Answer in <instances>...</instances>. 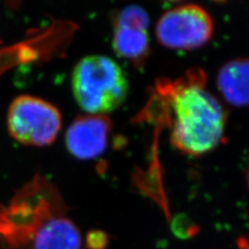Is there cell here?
<instances>
[{
  "label": "cell",
  "instance_id": "3",
  "mask_svg": "<svg viewBox=\"0 0 249 249\" xmlns=\"http://www.w3.org/2000/svg\"><path fill=\"white\" fill-rule=\"evenodd\" d=\"M62 126L56 106L35 96L16 98L7 112V129L17 142L31 146H46L55 142Z\"/></svg>",
  "mask_w": 249,
  "mask_h": 249
},
{
  "label": "cell",
  "instance_id": "8",
  "mask_svg": "<svg viewBox=\"0 0 249 249\" xmlns=\"http://www.w3.org/2000/svg\"><path fill=\"white\" fill-rule=\"evenodd\" d=\"M248 71L247 58L230 60L218 71L217 89L229 104L238 108L247 106Z\"/></svg>",
  "mask_w": 249,
  "mask_h": 249
},
{
  "label": "cell",
  "instance_id": "10",
  "mask_svg": "<svg viewBox=\"0 0 249 249\" xmlns=\"http://www.w3.org/2000/svg\"><path fill=\"white\" fill-rule=\"evenodd\" d=\"M88 249H107L109 245V236L103 231L93 230L90 231L87 236Z\"/></svg>",
  "mask_w": 249,
  "mask_h": 249
},
{
  "label": "cell",
  "instance_id": "2",
  "mask_svg": "<svg viewBox=\"0 0 249 249\" xmlns=\"http://www.w3.org/2000/svg\"><path fill=\"white\" fill-rule=\"evenodd\" d=\"M72 89L83 111L105 115L126 101L129 83L118 62L106 55L92 54L77 62L72 75Z\"/></svg>",
  "mask_w": 249,
  "mask_h": 249
},
{
  "label": "cell",
  "instance_id": "6",
  "mask_svg": "<svg viewBox=\"0 0 249 249\" xmlns=\"http://www.w3.org/2000/svg\"><path fill=\"white\" fill-rule=\"evenodd\" d=\"M110 131L111 122L106 115H81L67 130V149L77 159L98 158L106 150Z\"/></svg>",
  "mask_w": 249,
  "mask_h": 249
},
{
  "label": "cell",
  "instance_id": "4",
  "mask_svg": "<svg viewBox=\"0 0 249 249\" xmlns=\"http://www.w3.org/2000/svg\"><path fill=\"white\" fill-rule=\"evenodd\" d=\"M214 33L209 13L197 4L176 6L163 14L155 28L158 42L168 49L193 50L207 44Z\"/></svg>",
  "mask_w": 249,
  "mask_h": 249
},
{
  "label": "cell",
  "instance_id": "9",
  "mask_svg": "<svg viewBox=\"0 0 249 249\" xmlns=\"http://www.w3.org/2000/svg\"><path fill=\"white\" fill-rule=\"evenodd\" d=\"M196 224L192 223L186 216H178L173 223V231L180 239H190L198 232Z\"/></svg>",
  "mask_w": 249,
  "mask_h": 249
},
{
  "label": "cell",
  "instance_id": "1",
  "mask_svg": "<svg viewBox=\"0 0 249 249\" xmlns=\"http://www.w3.org/2000/svg\"><path fill=\"white\" fill-rule=\"evenodd\" d=\"M171 103L175 119L170 142L177 150L200 156L221 142L227 127V112L202 85H185L175 92Z\"/></svg>",
  "mask_w": 249,
  "mask_h": 249
},
{
  "label": "cell",
  "instance_id": "5",
  "mask_svg": "<svg viewBox=\"0 0 249 249\" xmlns=\"http://www.w3.org/2000/svg\"><path fill=\"white\" fill-rule=\"evenodd\" d=\"M149 16L142 7L127 6L115 18L112 45L115 53L130 60L144 59L150 50Z\"/></svg>",
  "mask_w": 249,
  "mask_h": 249
},
{
  "label": "cell",
  "instance_id": "7",
  "mask_svg": "<svg viewBox=\"0 0 249 249\" xmlns=\"http://www.w3.org/2000/svg\"><path fill=\"white\" fill-rule=\"evenodd\" d=\"M82 237L77 225L67 217L47 218L36 230L31 249H81Z\"/></svg>",
  "mask_w": 249,
  "mask_h": 249
}]
</instances>
